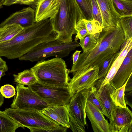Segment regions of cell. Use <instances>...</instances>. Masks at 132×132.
Returning <instances> with one entry per match:
<instances>
[{
	"instance_id": "obj_39",
	"label": "cell",
	"mask_w": 132,
	"mask_h": 132,
	"mask_svg": "<svg viewBox=\"0 0 132 132\" xmlns=\"http://www.w3.org/2000/svg\"><path fill=\"white\" fill-rule=\"evenodd\" d=\"M18 0H5L3 4V5L6 6H10L14 4H15V3Z\"/></svg>"
},
{
	"instance_id": "obj_34",
	"label": "cell",
	"mask_w": 132,
	"mask_h": 132,
	"mask_svg": "<svg viewBox=\"0 0 132 132\" xmlns=\"http://www.w3.org/2000/svg\"><path fill=\"white\" fill-rule=\"evenodd\" d=\"M37 0H18L15 3V4H21L28 5L32 6L36 5Z\"/></svg>"
},
{
	"instance_id": "obj_11",
	"label": "cell",
	"mask_w": 132,
	"mask_h": 132,
	"mask_svg": "<svg viewBox=\"0 0 132 132\" xmlns=\"http://www.w3.org/2000/svg\"><path fill=\"white\" fill-rule=\"evenodd\" d=\"M98 68L93 67L85 72L73 76L69 82V87L73 95L85 89L91 87L99 79Z\"/></svg>"
},
{
	"instance_id": "obj_17",
	"label": "cell",
	"mask_w": 132,
	"mask_h": 132,
	"mask_svg": "<svg viewBox=\"0 0 132 132\" xmlns=\"http://www.w3.org/2000/svg\"><path fill=\"white\" fill-rule=\"evenodd\" d=\"M41 112L60 125L70 128L68 105L50 106L43 109Z\"/></svg>"
},
{
	"instance_id": "obj_33",
	"label": "cell",
	"mask_w": 132,
	"mask_h": 132,
	"mask_svg": "<svg viewBox=\"0 0 132 132\" xmlns=\"http://www.w3.org/2000/svg\"><path fill=\"white\" fill-rule=\"evenodd\" d=\"M1 94L7 98L12 97L15 94V89L12 85L6 84L2 86L0 89Z\"/></svg>"
},
{
	"instance_id": "obj_3",
	"label": "cell",
	"mask_w": 132,
	"mask_h": 132,
	"mask_svg": "<svg viewBox=\"0 0 132 132\" xmlns=\"http://www.w3.org/2000/svg\"><path fill=\"white\" fill-rule=\"evenodd\" d=\"M3 112L21 127L28 128L31 132H66L68 128L60 125L41 111L11 108Z\"/></svg>"
},
{
	"instance_id": "obj_12",
	"label": "cell",
	"mask_w": 132,
	"mask_h": 132,
	"mask_svg": "<svg viewBox=\"0 0 132 132\" xmlns=\"http://www.w3.org/2000/svg\"><path fill=\"white\" fill-rule=\"evenodd\" d=\"M102 20V30L108 31L114 28L120 17L114 6L113 0H96Z\"/></svg>"
},
{
	"instance_id": "obj_22",
	"label": "cell",
	"mask_w": 132,
	"mask_h": 132,
	"mask_svg": "<svg viewBox=\"0 0 132 132\" xmlns=\"http://www.w3.org/2000/svg\"><path fill=\"white\" fill-rule=\"evenodd\" d=\"M114 9L121 17L132 16V0H113Z\"/></svg>"
},
{
	"instance_id": "obj_35",
	"label": "cell",
	"mask_w": 132,
	"mask_h": 132,
	"mask_svg": "<svg viewBox=\"0 0 132 132\" xmlns=\"http://www.w3.org/2000/svg\"><path fill=\"white\" fill-rule=\"evenodd\" d=\"M125 93L124 99L126 105H128L132 108V91L126 92Z\"/></svg>"
},
{
	"instance_id": "obj_2",
	"label": "cell",
	"mask_w": 132,
	"mask_h": 132,
	"mask_svg": "<svg viewBox=\"0 0 132 132\" xmlns=\"http://www.w3.org/2000/svg\"><path fill=\"white\" fill-rule=\"evenodd\" d=\"M58 11L51 19L56 39L64 43L73 41L72 36L76 34L75 26L84 16L75 0H59Z\"/></svg>"
},
{
	"instance_id": "obj_5",
	"label": "cell",
	"mask_w": 132,
	"mask_h": 132,
	"mask_svg": "<svg viewBox=\"0 0 132 132\" xmlns=\"http://www.w3.org/2000/svg\"><path fill=\"white\" fill-rule=\"evenodd\" d=\"M80 46L77 40L64 43L56 39L39 44L18 59L21 61L34 62L52 56L62 58Z\"/></svg>"
},
{
	"instance_id": "obj_24",
	"label": "cell",
	"mask_w": 132,
	"mask_h": 132,
	"mask_svg": "<svg viewBox=\"0 0 132 132\" xmlns=\"http://www.w3.org/2000/svg\"><path fill=\"white\" fill-rule=\"evenodd\" d=\"M100 33L94 34H88L80 40L79 44L83 52H86L93 49L97 44Z\"/></svg>"
},
{
	"instance_id": "obj_28",
	"label": "cell",
	"mask_w": 132,
	"mask_h": 132,
	"mask_svg": "<svg viewBox=\"0 0 132 132\" xmlns=\"http://www.w3.org/2000/svg\"><path fill=\"white\" fill-rule=\"evenodd\" d=\"M119 21L124 34L125 41L132 38V16L121 17Z\"/></svg>"
},
{
	"instance_id": "obj_40",
	"label": "cell",
	"mask_w": 132,
	"mask_h": 132,
	"mask_svg": "<svg viewBox=\"0 0 132 132\" xmlns=\"http://www.w3.org/2000/svg\"><path fill=\"white\" fill-rule=\"evenodd\" d=\"M7 66L6 62L0 57V68Z\"/></svg>"
},
{
	"instance_id": "obj_25",
	"label": "cell",
	"mask_w": 132,
	"mask_h": 132,
	"mask_svg": "<svg viewBox=\"0 0 132 132\" xmlns=\"http://www.w3.org/2000/svg\"><path fill=\"white\" fill-rule=\"evenodd\" d=\"M127 80L121 87L115 89L110 96L117 106L122 108H126L127 107L125 101L124 96L125 87Z\"/></svg>"
},
{
	"instance_id": "obj_19",
	"label": "cell",
	"mask_w": 132,
	"mask_h": 132,
	"mask_svg": "<svg viewBox=\"0 0 132 132\" xmlns=\"http://www.w3.org/2000/svg\"><path fill=\"white\" fill-rule=\"evenodd\" d=\"M115 132H132V113L128 107L117 106L114 117Z\"/></svg>"
},
{
	"instance_id": "obj_13",
	"label": "cell",
	"mask_w": 132,
	"mask_h": 132,
	"mask_svg": "<svg viewBox=\"0 0 132 132\" xmlns=\"http://www.w3.org/2000/svg\"><path fill=\"white\" fill-rule=\"evenodd\" d=\"M85 113L94 132H111L110 125L102 113L89 101H87Z\"/></svg>"
},
{
	"instance_id": "obj_14",
	"label": "cell",
	"mask_w": 132,
	"mask_h": 132,
	"mask_svg": "<svg viewBox=\"0 0 132 132\" xmlns=\"http://www.w3.org/2000/svg\"><path fill=\"white\" fill-rule=\"evenodd\" d=\"M35 10L29 7L23 9L11 15L0 24V28L12 24L20 25L24 28L35 22Z\"/></svg>"
},
{
	"instance_id": "obj_26",
	"label": "cell",
	"mask_w": 132,
	"mask_h": 132,
	"mask_svg": "<svg viewBox=\"0 0 132 132\" xmlns=\"http://www.w3.org/2000/svg\"><path fill=\"white\" fill-rule=\"evenodd\" d=\"M87 101L91 103L100 110L104 115L108 118L106 110L97 96L96 89L94 85L91 88Z\"/></svg>"
},
{
	"instance_id": "obj_29",
	"label": "cell",
	"mask_w": 132,
	"mask_h": 132,
	"mask_svg": "<svg viewBox=\"0 0 132 132\" xmlns=\"http://www.w3.org/2000/svg\"><path fill=\"white\" fill-rule=\"evenodd\" d=\"M81 9L84 19L92 20L91 0H75Z\"/></svg>"
},
{
	"instance_id": "obj_18",
	"label": "cell",
	"mask_w": 132,
	"mask_h": 132,
	"mask_svg": "<svg viewBox=\"0 0 132 132\" xmlns=\"http://www.w3.org/2000/svg\"><path fill=\"white\" fill-rule=\"evenodd\" d=\"M132 48V38L125 41L120 50L116 53L111 68L105 78H103L101 85L109 83L113 77L122 64L127 53Z\"/></svg>"
},
{
	"instance_id": "obj_42",
	"label": "cell",
	"mask_w": 132,
	"mask_h": 132,
	"mask_svg": "<svg viewBox=\"0 0 132 132\" xmlns=\"http://www.w3.org/2000/svg\"><path fill=\"white\" fill-rule=\"evenodd\" d=\"M5 0H0V9L2 8Z\"/></svg>"
},
{
	"instance_id": "obj_8",
	"label": "cell",
	"mask_w": 132,
	"mask_h": 132,
	"mask_svg": "<svg viewBox=\"0 0 132 132\" xmlns=\"http://www.w3.org/2000/svg\"><path fill=\"white\" fill-rule=\"evenodd\" d=\"M28 87L50 106L68 105L73 95L69 86L45 85L37 81Z\"/></svg>"
},
{
	"instance_id": "obj_23",
	"label": "cell",
	"mask_w": 132,
	"mask_h": 132,
	"mask_svg": "<svg viewBox=\"0 0 132 132\" xmlns=\"http://www.w3.org/2000/svg\"><path fill=\"white\" fill-rule=\"evenodd\" d=\"M20 127V125L0 111V132H15Z\"/></svg>"
},
{
	"instance_id": "obj_30",
	"label": "cell",
	"mask_w": 132,
	"mask_h": 132,
	"mask_svg": "<svg viewBox=\"0 0 132 132\" xmlns=\"http://www.w3.org/2000/svg\"><path fill=\"white\" fill-rule=\"evenodd\" d=\"M83 20L89 34H94L102 31V26L97 21L94 19L89 20L83 19Z\"/></svg>"
},
{
	"instance_id": "obj_10",
	"label": "cell",
	"mask_w": 132,
	"mask_h": 132,
	"mask_svg": "<svg viewBox=\"0 0 132 132\" xmlns=\"http://www.w3.org/2000/svg\"><path fill=\"white\" fill-rule=\"evenodd\" d=\"M103 78L98 79L95 83L97 94L107 113L109 120L111 132H115L114 117L117 106L110 96L115 89L110 83L101 85Z\"/></svg>"
},
{
	"instance_id": "obj_7",
	"label": "cell",
	"mask_w": 132,
	"mask_h": 132,
	"mask_svg": "<svg viewBox=\"0 0 132 132\" xmlns=\"http://www.w3.org/2000/svg\"><path fill=\"white\" fill-rule=\"evenodd\" d=\"M92 87L75 93L68 104L69 128L73 132H85L86 127H88L85 108L87 98Z\"/></svg>"
},
{
	"instance_id": "obj_37",
	"label": "cell",
	"mask_w": 132,
	"mask_h": 132,
	"mask_svg": "<svg viewBox=\"0 0 132 132\" xmlns=\"http://www.w3.org/2000/svg\"><path fill=\"white\" fill-rule=\"evenodd\" d=\"M81 51L76 50L73 54L72 60L73 62V64H75L77 61L80 53Z\"/></svg>"
},
{
	"instance_id": "obj_32",
	"label": "cell",
	"mask_w": 132,
	"mask_h": 132,
	"mask_svg": "<svg viewBox=\"0 0 132 132\" xmlns=\"http://www.w3.org/2000/svg\"><path fill=\"white\" fill-rule=\"evenodd\" d=\"M93 19L98 22L102 26V20L100 11L96 0H91Z\"/></svg>"
},
{
	"instance_id": "obj_1",
	"label": "cell",
	"mask_w": 132,
	"mask_h": 132,
	"mask_svg": "<svg viewBox=\"0 0 132 132\" xmlns=\"http://www.w3.org/2000/svg\"><path fill=\"white\" fill-rule=\"evenodd\" d=\"M125 36L120 22L114 28L100 33L96 45L92 50L80 54L70 73L75 76L93 67L98 66L111 54L118 52L125 41Z\"/></svg>"
},
{
	"instance_id": "obj_27",
	"label": "cell",
	"mask_w": 132,
	"mask_h": 132,
	"mask_svg": "<svg viewBox=\"0 0 132 132\" xmlns=\"http://www.w3.org/2000/svg\"><path fill=\"white\" fill-rule=\"evenodd\" d=\"M117 53L110 55L98 66L99 79L105 78L106 76L111 68Z\"/></svg>"
},
{
	"instance_id": "obj_4",
	"label": "cell",
	"mask_w": 132,
	"mask_h": 132,
	"mask_svg": "<svg viewBox=\"0 0 132 132\" xmlns=\"http://www.w3.org/2000/svg\"><path fill=\"white\" fill-rule=\"evenodd\" d=\"M30 69L40 83L51 86H69L70 70L67 69L62 58L55 57L38 61Z\"/></svg>"
},
{
	"instance_id": "obj_31",
	"label": "cell",
	"mask_w": 132,
	"mask_h": 132,
	"mask_svg": "<svg viewBox=\"0 0 132 132\" xmlns=\"http://www.w3.org/2000/svg\"><path fill=\"white\" fill-rule=\"evenodd\" d=\"M75 28L77 34L75 39V40L82 38L89 34L83 19L80 20L77 22Z\"/></svg>"
},
{
	"instance_id": "obj_6",
	"label": "cell",
	"mask_w": 132,
	"mask_h": 132,
	"mask_svg": "<svg viewBox=\"0 0 132 132\" xmlns=\"http://www.w3.org/2000/svg\"><path fill=\"white\" fill-rule=\"evenodd\" d=\"M37 36L30 27L24 28L10 40L0 43V56L9 59L20 57L36 46Z\"/></svg>"
},
{
	"instance_id": "obj_16",
	"label": "cell",
	"mask_w": 132,
	"mask_h": 132,
	"mask_svg": "<svg viewBox=\"0 0 132 132\" xmlns=\"http://www.w3.org/2000/svg\"><path fill=\"white\" fill-rule=\"evenodd\" d=\"M132 72V48L127 53L121 65L109 83L115 89L123 85Z\"/></svg>"
},
{
	"instance_id": "obj_41",
	"label": "cell",
	"mask_w": 132,
	"mask_h": 132,
	"mask_svg": "<svg viewBox=\"0 0 132 132\" xmlns=\"http://www.w3.org/2000/svg\"><path fill=\"white\" fill-rule=\"evenodd\" d=\"M4 97L1 94H0V107L2 105L4 102Z\"/></svg>"
},
{
	"instance_id": "obj_21",
	"label": "cell",
	"mask_w": 132,
	"mask_h": 132,
	"mask_svg": "<svg viewBox=\"0 0 132 132\" xmlns=\"http://www.w3.org/2000/svg\"><path fill=\"white\" fill-rule=\"evenodd\" d=\"M14 82L17 84L30 86L35 83L37 78L31 69H26L18 73L14 74Z\"/></svg>"
},
{
	"instance_id": "obj_36",
	"label": "cell",
	"mask_w": 132,
	"mask_h": 132,
	"mask_svg": "<svg viewBox=\"0 0 132 132\" xmlns=\"http://www.w3.org/2000/svg\"><path fill=\"white\" fill-rule=\"evenodd\" d=\"M132 91V74L130 75L126 83L125 89V92H128Z\"/></svg>"
},
{
	"instance_id": "obj_38",
	"label": "cell",
	"mask_w": 132,
	"mask_h": 132,
	"mask_svg": "<svg viewBox=\"0 0 132 132\" xmlns=\"http://www.w3.org/2000/svg\"><path fill=\"white\" fill-rule=\"evenodd\" d=\"M8 69L7 66L0 68V81L1 77L5 75V72Z\"/></svg>"
},
{
	"instance_id": "obj_9",
	"label": "cell",
	"mask_w": 132,
	"mask_h": 132,
	"mask_svg": "<svg viewBox=\"0 0 132 132\" xmlns=\"http://www.w3.org/2000/svg\"><path fill=\"white\" fill-rule=\"evenodd\" d=\"M16 94L11 105V108L22 110L42 111L50 105L31 88L23 85L17 84Z\"/></svg>"
},
{
	"instance_id": "obj_15",
	"label": "cell",
	"mask_w": 132,
	"mask_h": 132,
	"mask_svg": "<svg viewBox=\"0 0 132 132\" xmlns=\"http://www.w3.org/2000/svg\"><path fill=\"white\" fill-rule=\"evenodd\" d=\"M59 0H37L35 10V22L53 18L57 12Z\"/></svg>"
},
{
	"instance_id": "obj_20",
	"label": "cell",
	"mask_w": 132,
	"mask_h": 132,
	"mask_svg": "<svg viewBox=\"0 0 132 132\" xmlns=\"http://www.w3.org/2000/svg\"><path fill=\"white\" fill-rule=\"evenodd\" d=\"M24 28L18 24L0 28V43L9 41L21 32Z\"/></svg>"
}]
</instances>
